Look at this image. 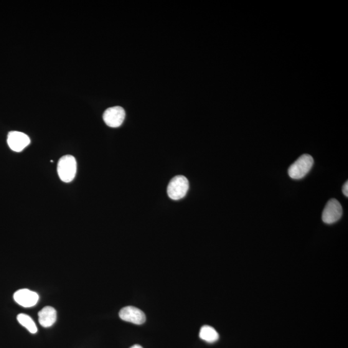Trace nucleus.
Here are the masks:
<instances>
[{
  "mask_svg": "<svg viewBox=\"0 0 348 348\" xmlns=\"http://www.w3.org/2000/svg\"><path fill=\"white\" fill-rule=\"evenodd\" d=\"M314 163V158L310 155H302L289 167V176L294 179L303 178L310 171Z\"/></svg>",
  "mask_w": 348,
  "mask_h": 348,
  "instance_id": "1",
  "label": "nucleus"
},
{
  "mask_svg": "<svg viewBox=\"0 0 348 348\" xmlns=\"http://www.w3.org/2000/svg\"><path fill=\"white\" fill-rule=\"evenodd\" d=\"M58 174L63 182L72 181L77 171V162L75 157L70 155L61 157L58 163Z\"/></svg>",
  "mask_w": 348,
  "mask_h": 348,
  "instance_id": "2",
  "label": "nucleus"
},
{
  "mask_svg": "<svg viewBox=\"0 0 348 348\" xmlns=\"http://www.w3.org/2000/svg\"><path fill=\"white\" fill-rule=\"evenodd\" d=\"M189 182L186 177L177 176L172 179L167 187V194L170 199L179 200L187 195Z\"/></svg>",
  "mask_w": 348,
  "mask_h": 348,
  "instance_id": "3",
  "label": "nucleus"
},
{
  "mask_svg": "<svg viewBox=\"0 0 348 348\" xmlns=\"http://www.w3.org/2000/svg\"><path fill=\"white\" fill-rule=\"evenodd\" d=\"M342 215V207L339 200L330 199L322 212V222L327 225L334 224L341 218Z\"/></svg>",
  "mask_w": 348,
  "mask_h": 348,
  "instance_id": "4",
  "label": "nucleus"
},
{
  "mask_svg": "<svg viewBox=\"0 0 348 348\" xmlns=\"http://www.w3.org/2000/svg\"><path fill=\"white\" fill-rule=\"evenodd\" d=\"M125 111L121 106L111 107L105 111L103 118L106 124L113 128H117L123 124L125 118Z\"/></svg>",
  "mask_w": 348,
  "mask_h": 348,
  "instance_id": "5",
  "label": "nucleus"
},
{
  "mask_svg": "<svg viewBox=\"0 0 348 348\" xmlns=\"http://www.w3.org/2000/svg\"><path fill=\"white\" fill-rule=\"evenodd\" d=\"M7 143L12 151L22 152L30 143L29 137L19 131L10 132L7 137Z\"/></svg>",
  "mask_w": 348,
  "mask_h": 348,
  "instance_id": "6",
  "label": "nucleus"
},
{
  "mask_svg": "<svg viewBox=\"0 0 348 348\" xmlns=\"http://www.w3.org/2000/svg\"><path fill=\"white\" fill-rule=\"evenodd\" d=\"M119 316L124 321L140 325L146 321V316L143 312L134 306H126L119 312Z\"/></svg>",
  "mask_w": 348,
  "mask_h": 348,
  "instance_id": "7",
  "label": "nucleus"
},
{
  "mask_svg": "<svg viewBox=\"0 0 348 348\" xmlns=\"http://www.w3.org/2000/svg\"><path fill=\"white\" fill-rule=\"evenodd\" d=\"M14 301L24 308H30L39 301V296L34 291L28 289H19L14 294Z\"/></svg>",
  "mask_w": 348,
  "mask_h": 348,
  "instance_id": "8",
  "label": "nucleus"
},
{
  "mask_svg": "<svg viewBox=\"0 0 348 348\" xmlns=\"http://www.w3.org/2000/svg\"><path fill=\"white\" fill-rule=\"evenodd\" d=\"M38 318L41 326L44 327L52 326L57 321V310L51 306L45 307L38 313Z\"/></svg>",
  "mask_w": 348,
  "mask_h": 348,
  "instance_id": "9",
  "label": "nucleus"
},
{
  "mask_svg": "<svg viewBox=\"0 0 348 348\" xmlns=\"http://www.w3.org/2000/svg\"><path fill=\"white\" fill-rule=\"evenodd\" d=\"M199 337L206 342L213 343L219 339V334L213 327L205 325L200 328Z\"/></svg>",
  "mask_w": 348,
  "mask_h": 348,
  "instance_id": "10",
  "label": "nucleus"
},
{
  "mask_svg": "<svg viewBox=\"0 0 348 348\" xmlns=\"http://www.w3.org/2000/svg\"><path fill=\"white\" fill-rule=\"evenodd\" d=\"M17 319L20 324L25 327L30 333L32 334H36L37 326L31 317L25 314H20L17 316Z\"/></svg>",
  "mask_w": 348,
  "mask_h": 348,
  "instance_id": "11",
  "label": "nucleus"
},
{
  "mask_svg": "<svg viewBox=\"0 0 348 348\" xmlns=\"http://www.w3.org/2000/svg\"><path fill=\"white\" fill-rule=\"evenodd\" d=\"M342 192L345 197H348V182H345L344 186L342 187Z\"/></svg>",
  "mask_w": 348,
  "mask_h": 348,
  "instance_id": "12",
  "label": "nucleus"
},
{
  "mask_svg": "<svg viewBox=\"0 0 348 348\" xmlns=\"http://www.w3.org/2000/svg\"><path fill=\"white\" fill-rule=\"evenodd\" d=\"M130 348H143V347H142L141 345H140L136 344V345H133V346H132L131 347H130Z\"/></svg>",
  "mask_w": 348,
  "mask_h": 348,
  "instance_id": "13",
  "label": "nucleus"
}]
</instances>
